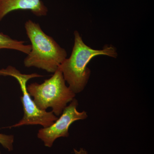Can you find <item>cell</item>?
<instances>
[{"mask_svg": "<svg viewBox=\"0 0 154 154\" xmlns=\"http://www.w3.org/2000/svg\"><path fill=\"white\" fill-rule=\"evenodd\" d=\"M25 28L31 48L24 59V65L54 73L66 58V51L45 33L38 23L28 20L25 22Z\"/></svg>", "mask_w": 154, "mask_h": 154, "instance_id": "obj_2", "label": "cell"}, {"mask_svg": "<svg viewBox=\"0 0 154 154\" xmlns=\"http://www.w3.org/2000/svg\"><path fill=\"white\" fill-rule=\"evenodd\" d=\"M14 142V136L0 134V143L9 152L13 150Z\"/></svg>", "mask_w": 154, "mask_h": 154, "instance_id": "obj_8", "label": "cell"}, {"mask_svg": "<svg viewBox=\"0 0 154 154\" xmlns=\"http://www.w3.org/2000/svg\"><path fill=\"white\" fill-rule=\"evenodd\" d=\"M74 44L71 55L64 60L59 67L69 87L75 94L82 92L88 84L91 70L87 66L94 57L107 55L117 57L116 49L112 45H106L102 50L94 49L86 45L78 31L74 32Z\"/></svg>", "mask_w": 154, "mask_h": 154, "instance_id": "obj_1", "label": "cell"}, {"mask_svg": "<svg viewBox=\"0 0 154 154\" xmlns=\"http://www.w3.org/2000/svg\"><path fill=\"white\" fill-rule=\"evenodd\" d=\"M61 70L57 69L51 77L45 80L41 84L33 83L27 86L30 96L38 108L46 110L52 109L57 116L60 115L67 104L74 99L75 94L66 85Z\"/></svg>", "mask_w": 154, "mask_h": 154, "instance_id": "obj_3", "label": "cell"}, {"mask_svg": "<svg viewBox=\"0 0 154 154\" xmlns=\"http://www.w3.org/2000/svg\"><path fill=\"white\" fill-rule=\"evenodd\" d=\"M25 42L19 41L0 32V50L11 49L17 51L28 54L31 50L30 45L25 44Z\"/></svg>", "mask_w": 154, "mask_h": 154, "instance_id": "obj_7", "label": "cell"}, {"mask_svg": "<svg viewBox=\"0 0 154 154\" xmlns=\"http://www.w3.org/2000/svg\"><path fill=\"white\" fill-rule=\"evenodd\" d=\"M74 151L75 154H88V152L83 148L80 149L79 150H77L75 149H74Z\"/></svg>", "mask_w": 154, "mask_h": 154, "instance_id": "obj_9", "label": "cell"}, {"mask_svg": "<svg viewBox=\"0 0 154 154\" xmlns=\"http://www.w3.org/2000/svg\"><path fill=\"white\" fill-rule=\"evenodd\" d=\"M0 75L10 76L18 81L22 92L21 97L24 115L22 119L11 127H17L24 125H40L43 128L48 127L58 119L52 111L41 110L36 106L27 90V82L30 79L43 76L36 73L24 74L14 66H9L5 69H0Z\"/></svg>", "mask_w": 154, "mask_h": 154, "instance_id": "obj_4", "label": "cell"}, {"mask_svg": "<svg viewBox=\"0 0 154 154\" xmlns=\"http://www.w3.org/2000/svg\"><path fill=\"white\" fill-rule=\"evenodd\" d=\"M64 109L59 118L50 126L38 131L37 137L44 143L45 146L51 147L54 141L61 137H68L69 128L74 122L86 119L88 117L85 111L77 110L78 102L74 99Z\"/></svg>", "mask_w": 154, "mask_h": 154, "instance_id": "obj_5", "label": "cell"}, {"mask_svg": "<svg viewBox=\"0 0 154 154\" xmlns=\"http://www.w3.org/2000/svg\"><path fill=\"white\" fill-rule=\"evenodd\" d=\"M17 10H29L38 17L46 16L48 11L41 0H0V22L9 13Z\"/></svg>", "mask_w": 154, "mask_h": 154, "instance_id": "obj_6", "label": "cell"}]
</instances>
